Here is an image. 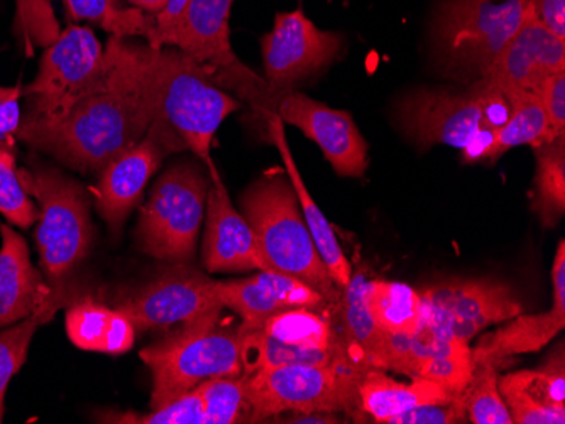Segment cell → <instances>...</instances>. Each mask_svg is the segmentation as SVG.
Instances as JSON below:
<instances>
[{"instance_id": "ba28073f", "label": "cell", "mask_w": 565, "mask_h": 424, "mask_svg": "<svg viewBox=\"0 0 565 424\" xmlns=\"http://www.w3.org/2000/svg\"><path fill=\"white\" fill-rule=\"evenodd\" d=\"M211 185L203 163L180 161L164 170L139 210V251L167 264H192Z\"/></svg>"}, {"instance_id": "7402d4cb", "label": "cell", "mask_w": 565, "mask_h": 424, "mask_svg": "<svg viewBox=\"0 0 565 424\" xmlns=\"http://www.w3.org/2000/svg\"><path fill=\"white\" fill-rule=\"evenodd\" d=\"M498 385L513 424H564V344L539 369L500 376Z\"/></svg>"}, {"instance_id": "8d00e7d4", "label": "cell", "mask_w": 565, "mask_h": 424, "mask_svg": "<svg viewBox=\"0 0 565 424\" xmlns=\"http://www.w3.org/2000/svg\"><path fill=\"white\" fill-rule=\"evenodd\" d=\"M18 30L24 37L28 55H33L36 46L47 47L55 43L62 30L51 0H21L18 6Z\"/></svg>"}, {"instance_id": "4dcf8cb0", "label": "cell", "mask_w": 565, "mask_h": 424, "mask_svg": "<svg viewBox=\"0 0 565 424\" xmlns=\"http://www.w3.org/2000/svg\"><path fill=\"white\" fill-rule=\"evenodd\" d=\"M535 204L545 227L557 226L565 214V135L536 145Z\"/></svg>"}, {"instance_id": "4fadbf2b", "label": "cell", "mask_w": 565, "mask_h": 424, "mask_svg": "<svg viewBox=\"0 0 565 424\" xmlns=\"http://www.w3.org/2000/svg\"><path fill=\"white\" fill-rule=\"evenodd\" d=\"M425 325L444 337L469 341L522 313L515 290L493 278H454L420 291Z\"/></svg>"}, {"instance_id": "e575fe53", "label": "cell", "mask_w": 565, "mask_h": 424, "mask_svg": "<svg viewBox=\"0 0 565 424\" xmlns=\"http://www.w3.org/2000/svg\"><path fill=\"white\" fill-rule=\"evenodd\" d=\"M15 157L18 153L0 151V214L12 226L28 230L40 218V207L19 180Z\"/></svg>"}, {"instance_id": "d6986e66", "label": "cell", "mask_w": 565, "mask_h": 424, "mask_svg": "<svg viewBox=\"0 0 565 424\" xmlns=\"http://www.w3.org/2000/svg\"><path fill=\"white\" fill-rule=\"evenodd\" d=\"M561 69H565V40L530 12L482 78L493 81L510 104L522 95H535L545 78Z\"/></svg>"}, {"instance_id": "836d02e7", "label": "cell", "mask_w": 565, "mask_h": 424, "mask_svg": "<svg viewBox=\"0 0 565 424\" xmlns=\"http://www.w3.org/2000/svg\"><path fill=\"white\" fill-rule=\"evenodd\" d=\"M199 389L203 399L202 424L247 423L243 373L209 379Z\"/></svg>"}, {"instance_id": "8fae6325", "label": "cell", "mask_w": 565, "mask_h": 424, "mask_svg": "<svg viewBox=\"0 0 565 424\" xmlns=\"http://www.w3.org/2000/svg\"><path fill=\"white\" fill-rule=\"evenodd\" d=\"M241 327V325H239ZM243 373L287 363L367 370L352 356L339 328L335 303L278 313L254 328L241 327Z\"/></svg>"}, {"instance_id": "8992f818", "label": "cell", "mask_w": 565, "mask_h": 424, "mask_svg": "<svg viewBox=\"0 0 565 424\" xmlns=\"http://www.w3.org/2000/svg\"><path fill=\"white\" fill-rule=\"evenodd\" d=\"M18 174L40 207L34 239L47 286L53 291L75 287L73 272L87 258L94 240L90 189L60 167L41 161L18 167Z\"/></svg>"}, {"instance_id": "30bf717a", "label": "cell", "mask_w": 565, "mask_h": 424, "mask_svg": "<svg viewBox=\"0 0 565 424\" xmlns=\"http://www.w3.org/2000/svg\"><path fill=\"white\" fill-rule=\"evenodd\" d=\"M530 12L526 0H444L434 22L444 69L472 81L486 77Z\"/></svg>"}, {"instance_id": "52a82bcc", "label": "cell", "mask_w": 565, "mask_h": 424, "mask_svg": "<svg viewBox=\"0 0 565 424\" xmlns=\"http://www.w3.org/2000/svg\"><path fill=\"white\" fill-rule=\"evenodd\" d=\"M366 370L316 363H287L243 373L247 423L279 416L338 414L363 421L359 410V381Z\"/></svg>"}, {"instance_id": "4316f807", "label": "cell", "mask_w": 565, "mask_h": 424, "mask_svg": "<svg viewBox=\"0 0 565 424\" xmlns=\"http://www.w3.org/2000/svg\"><path fill=\"white\" fill-rule=\"evenodd\" d=\"M53 293L55 296L51 297L50 302L41 306L33 315L14 323V325H9L0 331V423L4 421L9 382L28 360L34 335L43 325L55 318L60 309L66 308L70 303L75 302L76 297L82 296L76 287L53 291Z\"/></svg>"}, {"instance_id": "6da1fadb", "label": "cell", "mask_w": 565, "mask_h": 424, "mask_svg": "<svg viewBox=\"0 0 565 424\" xmlns=\"http://www.w3.org/2000/svg\"><path fill=\"white\" fill-rule=\"evenodd\" d=\"M106 56L148 100L154 120L170 126L186 151L207 164L224 120L241 109L239 98L222 90L199 63L177 47H152L131 37L109 36Z\"/></svg>"}, {"instance_id": "b9f144b4", "label": "cell", "mask_w": 565, "mask_h": 424, "mask_svg": "<svg viewBox=\"0 0 565 424\" xmlns=\"http://www.w3.org/2000/svg\"><path fill=\"white\" fill-rule=\"evenodd\" d=\"M532 14L555 36L565 40V0H526Z\"/></svg>"}, {"instance_id": "ab89813d", "label": "cell", "mask_w": 565, "mask_h": 424, "mask_svg": "<svg viewBox=\"0 0 565 424\" xmlns=\"http://www.w3.org/2000/svg\"><path fill=\"white\" fill-rule=\"evenodd\" d=\"M22 85L0 87V151L18 153V131L21 126Z\"/></svg>"}, {"instance_id": "2e32d148", "label": "cell", "mask_w": 565, "mask_h": 424, "mask_svg": "<svg viewBox=\"0 0 565 424\" xmlns=\"http://www.w3.org/2000/svg\"><path fill=\"white\" fill-rule=\"evenodd\" d=\"M180 151H186L182 139L167 123L152 120L151 128L138 144L127 149L98 173L97 186L90 192L97 214L110 232L119 233L127 217L141 205L149 180L170 154Z\"/></svg>"}, {"instance_id": "d590c367", "label": "cell", "mask_w": 565, "mask_h": 424, "mask_svg": "<svg viewBox=\"0 0 565 424\" xmlns=\"http://www.w3.org/2000/svg\"><path fill=\"white\" fill-rule=\"evenodd\" d=\"M203 399L199 388L186 392L182 398L174 399L167 406L151 410L146 414L107 413L98 416V423L117 424H202Z\"/></svg>"}, {"instance_id": "7c38bea8", "label": "cell", "mask_w": 565, "mask_h": 424, "mask_svg": "<svg viewBox=\"0 0 565 424\" xmlns=\"http://www.w3.org/2000/svg\"><path fill=\"white\" fill-rule=\"evenodd\" d=\"M236 0H190L164 46L177 47L199 63L212 80L249 104L268 120L276 110L265 78L247 68L231 43V12Z\"/></svg>"}, {"instance_id": "d6a6232c", "label": "cell", "mask_w": 565, "mask_h": 424, "mask_svg": "<svg viewBox=\"0 0 565 424\" xmlns=\"http://www.w3.org/2000/svg\"><path fill=\"white\" fill-rule=\"evenodd\" d=\"M500 369L479 363L472 370L471 382L462 392L468 421L475 424H513L510 411L498 385Z\"/></svg>"}, {"instance_id": "ffe728a7", "label": "cell", "mask_w": 565, "mask_h": 424, "mask_svg": "<svg viewBox=\"0 0 565 424\" xmlns=\"http://www.w3.org/2000/svg\"><path fill=\"white\" fill-rule=\"evenodd\" d=\"M214 287L222 306L239 316L243 328L258 327L288 309L330 305L326 294L282 272L258 271L244 280L214 281Z\"/></svg>"}, {"instance_id": "5bb4252c", "label": "cell", "mask_w": 565, "mask_h": 424, "mask_svg": "<svg viewBox=\"0 0 565 424\" xmlns=\"http://www.w3.org/2000/svg\"><path fill=\"white\" fill-rule=\"evenodd\" d=\"M341 34L317 28L303 9L276 14L271 31L262 37L265 81L275 104L301 81L338 58Z\"/></svg>"}, {"instance_id": "cb8c5ba5", "label": "cell", "mask_w": 565, "mask_h": 424, "mask_svg": "<svg viewBox=\"0 0 565 424\" xmlns=\"http://www.w3.org/2000/svg\"><path fill=\"white\" fill-rule=\"evenodd\" d=\"M266 122H268L269 139L278 149L282 161V170L287 171L288 178H290L295 193H297L301 214H303L310 236H312L313 242H316L317 251H319L333 284L342 290V287L348 286L354 269H352L348 256L342 251L338 236L333 232V227L330 226V221L327 220L326 215L322 214L319 205L316 204L312 193L308 192L307 185H305L303 178H301L300 170H298V164L295 163L294 154H291L290 145H288L282 120L276 113H273Z\"/></svg>"}, {"instance_id": "7a4b0ae2", "label": "cell", "mask_w": 565, "mask_h": 424, "mask_svg": "<svg viewBox=\"0 0 565 424\" xmlns=\"http://www.w3.org/2000/svg\"><path fill=\"white\" fill-rule=\"evenodd\" d=\"M107 66V90L84 98L55 126L21 122L18 141L82 174L100 173L138 144L157 116L126 73L109 59Z\"/></svg>"}, {"instance_id": "83f0119b", "label": "cell", "mask_w": 565, "mask_h": 424, "mask_svg": "<svg viewBox=\"0 0 565 424\" xmlns=\"http://www.w3.org/2000/svg\"><path fill=\"white\" fill-rule=\"evenodd\" d=\"M367 308L384 334L409 335L425 323L420 291L396 281H370L364 290Z\"/></svg>"}, {"instance_id": "1f68e13d", "label": "cell", "mask_w": 565, "mask_h": 424, "mask_svg": "<svg viewBox=\"0 0 565 424\" xmlns=\"http://www.w3.org/2000/svg\"><path fill=\"white\" fill-rule=\"evenodd\" d=\"M66 19L75 24L90 22L116 37H145L151 15L122 0H63Z\"/></svg>"}, {"instance_id": "603a6c76", "label": "cell", "mask_w": 565, "mask_h": 424, "mask_svg": "<svg viewBox=\"0 0 565 424\" xmlns=\"http://www.w3.org/2000/svg\"><path fill=\"white\" fill-rule=\"evenodd\" d=\"M0 328H6L33 315L55 293L34 268L24 237L8 224H0Z\"/></svg>"}, {"instance_id": "277c9868", "label": "cell", "mask_w": 565, "mask_h": 424, "mask_svg": "<svg viewBox=\"0 0 565 424\" xmlns=\"http://www.w3.org/2000/svg\"><path fill=\"white\" fill-rule=\"evenodd\" d=\"M239 211L253 229L268 271L305 281L339 302L341 287L333 284L307 221L297 193L285 170H269L254 180L239 196Z\"/></svg>"}, {"instance_id": "9c48e42d", "label": "cell", "mask_w": 565, "mask_h": 424, "mask_svg": "<svg viewBox=\"0 0 565 424\" xmlns=\"http://www.w3.org/2000/svg\"><path fill=\"white\" fill-rule=\"evenodd\" d=\"M107 88L106 47L90 28L68 22L55 43L44 47L36 78L22 88L28 113L21 122L55 126L76 104Z\"/></svg>"}, {"instance_id": "74e56055", "label": "cell", "mask_w": 565, "mask_h": 424, "mask_svg": "<svg viewBox=\"0 0 565 424\" xmlns=\"http://www.w3.org/2000/svg\"><path fill=\"white\" fill-rule=\"evenodd\" d=\"M468 421L465 399H454L450 403H430L412 407L386 424H457Z\"/></svg>"}, {"instance_id": "5b68a950", "label": "cell", "mask_w": 565, "mask_h": 424, "mask_svg": "<svg viewBox=\"0 0 565 424\" xmlns=\"http://www.w3.org/2000/svg\"><path fill=\"white\" fill-rule=\"evenodd\" d=\"M510 116L500 88L479 78L465 90H422L406 95L398 120L409 141L420 151L446 144L465 151L466 163H481L493 132Z\"/></svg>"}, {"instance_id": "60d3db41", "label": "cell", "mask_w": 565, "mask_h": 424, "mask_svg": "<svg viewBox=\"0 0 565 424\" xmlns=\"http://www.w3.org/2000/svg\"><path fill=\"white\" fill-rule=\"evenodd\" d=\"M190 0H167V4L161 9L160 14L151 18V28H149L146 43L152 47H163L167 44L168 36L173 33L178 22L185 14L186 6Z\"/></svg>"}, {"instance_id": "ac0fdd59", "label": "cell", "mask_w": 565, "mask_h": 424, "mask_svg": "<svg viewBox=\"0 0 565 424\" xmlns=\"http://www.w3.org/2000/svg\"><path fill=\"white\" fill-rule=\"evenodd\" d=\"M205 166L211 174L212 185L209 189L203 230V268L211 274L268 271L253 229L231 202L217 164L212 160Z\"/></svg>"}, {"instance_id": "d4e9b609", "label": "cell", "mask_w": 565, "mask_h": 424, "mask_svg": "<svg viewBox=\"0 0 565 424\" xmlns=\"http://www.w3.org/2000/svg\"><path fill=\"white\" fill-rule=\"evenodd\" d=\"M65 323L70 341L85 352L122 356L135 347L131 319L92 296H78L70 303Z\"/></svg>"}, {"instance_id": "e0dca14e", "label": "cell", "mask_w": 565, "mask_h": 424, "mask_svg": "<svg viewBox=\"0 0 565 424\" xmlns=\"http://www.w3.org/2000/svg\"><path fill=\"white\" fill-rule=\"evenodd\" d=\"M282 123L300 129L316 142L323 157L342 178H363L367 171V142L351 113L317 102L300 91L282 95L276 102Z\"/></svg>"}, {"instance_id": "7bdbcfd3", "label": "cell", "mask_w": 565, "mask_h": 424, "mask_svg": "<svg viewBox=\"0 0 565 424\" xmlns=\"http://www.w3.org/2000/svg\"><path fill=\"white\" fill-rule=\"evenodd\" d=\"M127 6H132V8L141 9L146 14L154 15L160 14L161 9L167 4V0H124Z\"/></svg>"}, {"instance_id": "9a60e30c", "label": "cell", "mask_w": 565, "mask_h": 424, "mask_svg": "<svg viewBox=\"0 0 565 424\" xmlns=\"http://www.w3.org/2000/svg\"><path fill=\"white\" fill-rule=\"evenodd\" d=\"M114 308L131 319L136 331H158L224 306L207 274L190 264H170L145 286L117 297Z\"/></svg>"}, {"instance_id": "484cf974", "label": "cell", "mask_w": 565, "mask_h": 424, "mask_svg": "<svg viewBox=\"0 0 565 424\" xmlns=\"http://www.w3.org/2000/svg\"><path fill=\"white\" fill-rule=\"evenodd\" d=\"M359 410L363 420L386 424L392 417L430 403H450L460 395H454L437 382L414 379V382L395 381L384 370L367 369L359 381Z\"/></svg>"}, {"instance_id": "f1b7e54d", "label": "cell", "mask_w": 565, "mask_h": 424, "mask_svg": "<svg viewBox=\"0 0 565 424\" xmlns=\"http://www.w3.org/2000/svg\"><path fill=\"white\" fill-rule=\"evenodd\" d=\"M366 272L352 271L348 286L342 287L341 297L335 303L339 328L344 335L345 344L351 348L352 356L361 366L370 369L371 354L383 338L384 331L380 330L370 308H367L364 290H366Z\"/></svg>"}, {"instance_id": "f546056e", "label": "cell", "mask_w": 565, "mask_h": 424, "mask_svg": "<svg viewBox=\"0 0 565 424\" xmlns=\"http://www.w3.org/2000/svg\"><path fill=\"white\" fill-rule=\"evenodd\" d=\"M555 139L548 128L547 117L536 95L529 94L510 102V116L493 132L490 145L482 153L481 163L500 160L510 149L519 145L545 144Z\"/></svg>"}, {"instance_id": "f35d334b", "label": "cell", "mask_w": 565, "mask_h": 424, "mask_svg": "<svg viewBox=\"0 0 565 424\" xmlns=\"http://www.w3.org/2000/svg\"><path fill=\"white\" fill-rule=\"evenodd\" d=\"M536 98L547 117L554 138L565 135V69L552 73L536 90Z\"/></svg>"}, {"instance_id": "3957f363", "label": "cell", "mask_w": 565, "mask_h": 424, "mask_svg": "<svg viewBox=\"0 0 565 424\" xmlns=\"http://www.w3.org/2000/svg\"><path fill=\"white\" fill-rule=\"evenodd\" d=\"M224 309L170 328L139 352L151 372V410L173 403L209 379L243 373L241 327L222 319Z\"/></svg>"}, {"instance_id": "44dd1931", "label": "cell", "mask_w": 565, "mask_h": 424, "mask_svg": "<svg viewBox=\"0 0 565 424\" xmlns=\"http://www.w3.org/2000/svg\"><path fill=\"white\" fill-rule=\"evenodd\" d=\"M554 303L552 308L539 315H522L504 322L503 327L484 335L471 348L472 363H491L501 367L516 356L541 352L565 327V243L558 242L552 265Z\"/></svg>"}]
</instances>
